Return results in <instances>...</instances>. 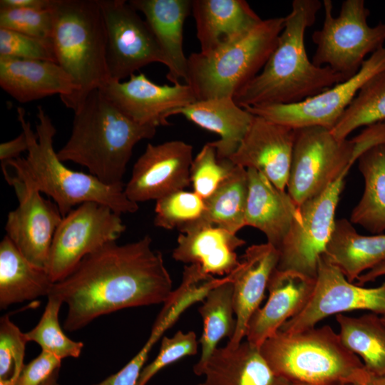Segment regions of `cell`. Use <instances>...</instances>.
<instances>
[{"instance_id":"obj_1","label":"cell","mask_w":385,"mask_h":385,"mask_svg":"<svg viewBox=\"0 0 385 385\" xmlns=\"http://www.w3.org/2000/svg\"><path fill=\"white\" fill-rule=\"evenodd\" d=\"M173 291L163 255L145 235L125 245L111 242L88 255L53 283L48 295L67 305L63 327L72 332L122 309L163 304Z\"/></svg>"},{"instance_id":"obj_2","label":"cell","mask_w":385,"mask_h":385,"mask_svg":"<svg viewBox=\"0 0 385 385\" xmlns=\"http://www.w3.org/2000/svg\"><path fill=\"white\" fill-rule=\"evenodd\" d=\"M322 6L319 0H294L277 46L262 71L234 96L242 107L302 102L346 81L328 66H315L304 45L307 29Z\"/></svg>"},{"instance_id":"obj_3","label":"cell","mask_w":385,"mask_h":385,"mask_svg":"<svg viewBox=\"0 0 385 385\" xmlns=\"http://www.w3.org/2000/svg\"><path fill=\"white\" fill-rule=\"evenodd\" d=\"M17 113L27 138L28 155L1 163V167L14 170L4 174L9 184L18 181L45 193L54 200L63 217L74 206L86 202L107 205L120 215L138 210V204L127 197L123 184H105L91 174L67 168L60 160L53 145L56 128L41 106L38 107L36 133L25 118L24 109L19 107Z\"/></svg>"},{"instance_id":"obj_4","label":"cell","mask_w":385,"mask_h":385,"mask_svg":"<svg viewBox=\"0 0 385 385\" xmlns=\"http://www.w3.org/2000/svg\"><path fill=\"white\" fill-rule=\"evenodd\" d=\"M71 136L57 152L61 161L87 168L102 183L123 185L135 145L154 136L156 127L140 125L98 88L74 112Z\"/></svg>"},{"instance_id":"obj_5","label":"cell","mask_w":385,"mask_h":385,"mask_svg":"<svg viewBox=\"0 0 385 385\" xmlns=\"http://www.w3.org/2000/svg\"><path fill=\"white\" fill-rule=\"evenodd\" d=\"M260 349L274 371L292 384L356 385L370 377L359 357L329 325L294 333L279 329Z\"/></svg>"},{"instance_id":"obj_6","label":"cell","mask_w":385,"mask_h":385,"mask_svg":"<svg viewBox=\"0 0 385 385\" xmlns=\"http://www.w3.org/2000/svg\"><path fill=\"white\" fill-rule=\"evenodd\" d=\"M51 8L56 63L76 87L63 103L75 112L91 91L111 80L105 21L99 0H51Z\"/></svg>"},{"instance_id":"obj_7","label":"cell","mask_w":385,"mask_h":385,"mask_svg":"<svg viewBox=\"0 0 385 385\" xmlns=\"http://www.w3.org/2000/svg\"><path fill=\"white\" fill-rule=\"evenodd\" d=\"M284 26V17L262 19L238 38L188 57L185 83L197 100L232 97L263 68Z\"/></svg>"},{"instance_id":"obj_8","label":"cell","mask_w":385,"mask_h":385,"mask_svg":"<svg viewBox=\"0 0 385 385\" xmlns=\"http://www.w3.org/2000/svg\"><path fill=\"white\" fill-rule=\"evenodd\" d=\"M322 5V27L312 36L317 46L312 61L348 79L360 70L367 55L384 47L385 22L370 26L367 23L370 11L363 0L344 1L337 17L333 16L331 0H324Z\"/></svg>"},{"instance_id":"obj_9","label":"cell","mask_w":385,"mask_h":385,"mask_svg":"<svg viewBox=\"0 0 385 385\" xmlns=\"http://www.w3.org/2000/svg\"><path fill=\"white\" fill-rule=\"evenodd\" d=\"M294 133L287 192L299 206L349 170L354 163V143L352 139L337 138L320 126L296 128Z\"/></svg>"},{"instance_id":"obj_10","label":"cell","mask_w":385,"mask_h":385,"mask_svg":"<svg viewBox=\"0 0 385 385\" xmlns=\"http://www.w3.org/2000/svg\"><path fill=\"white\" fill-rule=\"evenodd\" d=\"M120 214L96 202L73 209L54 233L48 272L53 283L68 276L88 255L115 242L125 230Z\"/></svg>"},{"instance_id":"obj_11","label":"cell","mask_w":385,"mask_h":385,"mask_svg":"<svg viewBox=\"0 0 385 385\" xmlns=\"http://www.w3.org/2000/svg\"><path fill=\"white\" fill-rule=\"evenodd\" d=\"M348 172H344L322 193L299 206V220L278 250L276 269L317 277L319 259L332 233L336 208Z\"/></svg>"},{"instance_id":"obj_12","label":"cell","mask_w":385,"mask_h":385,"mask_svg":"<svg viewBox=\"0 0 385 385\" xmlns=\"http://www.w3.org/2000/svg\"><path fill=\"white\" fill-rule=\"evenodd\" d=\"M353 310L385 316V280L376 287L349 282L322 254L318 262L313 293L306 307L279 330L294 333L316 326L324 318Z\"/></svg>"},{"instance_id":"obj_13","label":"cell","mask_w":385,"mask_h":385,"mask_svg":"<svg viewBox=\"0 0 385 385\" xmlns=\"http://www.w3.org/2000/svg\"><path fill=\"white\" fill-rule=\"evenodd\" d=\"M385 69V47L366 58L352 77L302 102L287 105H267L243 108L293 129L320 126L332 130L361 86L374 75Z\"/></svg>"},{"instance_id":"obj_14","label":"cell","mask_w":385,"mask_h":385,"mask_svg":"<svg viewBox=\"0 0 385 385\" xmlns=\"http://www.w3.org/2000/svg\"><path fill=\"white\" fill-rule=\"evenodd\" d=\"M107 35L111 80L121 81L151 63L166 66L164 55L145 20L124 0H99Z\"/></svg>"},{"instance_id":"obj_15","label":"cell","mask_w":385,"mask_h":385,"mask_svg":"<svg viewBox=\"0 0 385 385\" xmlns=\"http://www.w3.org/2000/svg\"><path fill=\"white\" fill-rule=\"evenodd\" d=\"M192 146L182 140L148 143L124 191L132 202L158 200L190 184Z\"/></svg>"},{"instance_id":"obj_16","label":"cell","mask_w":385,"mask_h":385,"mask_svg":"<svg viewBox=\"0 0 385 385\" xmlns=\"http://www.w3.org/2000/svg\"><path fill=\"white\" fill-rule=\"evenodd\" d=\"M9 185L19 206L7 215L6 235L31 263L48 271L53 237L63 216L56 204L38 190L18 181Z\"/></svg>"},{"instance_id":"obj_17","label":"cell","mask_w":385,"mask_h":385,"mask_svg":"<svg viewBox=\"0 0 385 385\" xmlns=\"http://www.w3.org/2000/svg\"><path fill=\"white\" fill-rule=\"evenodd\" d=\"M126 116L143 125H166L172 111L197 101L187 83L158 85L143 73L127 81L110 80L99 88Z\"/></svg>"},{"instance_id":"obj_18","label":"cell","mask_w":385,"mask_h":385,"mask_svg":"<svg viewBox=\"0 0 385 385\" xmlns=\"http://www.w3.org/2000/svg\"><path fill=\"white\" fill-rule=\"evenodd\" d=\"M294 129L255 115L237 150L229 158L235 165L262 173L276 188H287Z\"/></svg>"},{"instance_id":"obj_19","label":"cell","mask_w":385,"mask_h":385,"mask_svg":"<svg viewBox=\"0 0 385 385\" xmlns=\"http://www.w3.org/2000/svg\"><path fill=\"white\" fill-rule=\"evenodd\" d=\"M316 278L297 272L275 269L267 285V301L249 320L246 340L260 347L286 322L302 311L311 298Z\"/></svg>"},{"instance_id":"obj_20","label":"cell","mask_w":385,"mask_h":385,"mask_svg":"<svg viewBox=\"0 0 385 385\" xmlns=\"http://www.w3.org/2000/svg\"><path fill=\"white\" fill-rule=\"evenodd\" d=\"M217 284L215 279L203 274L197 266H185L180 285L163 303L145 344L123 369L107 378L108 385H136L149 352L155 344L186 309L197 302H202Z\"/></svg>"},{"instance_id":"obj_21","label":"cell","mask_w":385,"mask_h":385,"mask_svg":"<svg viewBox=\"0 0 385 385\" xmlns=\"http://www.w3.org/2000/svg\"><path fill=\"white\" fill-rule=\"evenodd\" d=\"M278 260V250L270 243L252 245L231 272L236 328L227 346L237 347L245 337L249 320L260 307Z\"/></svg>"},{"instance_id":"obj_22","label":"cell","mask_w":385,"mask_h":385,"mask_svg":"<svg viewBox=\"0 0 385 385\" xmlns=\"http://www.w3.org/2000/svg\"><path fill=\"white\" fill-rule=\"evenodd\" d=\"M174 260L198 265L208 275H227L240 263L235 250L245 244L237 235L199 220L180 231Z\"/></svg>"},{"instance_id":"obj_23","label":"cell","mask_w":385,"mask_h":385,"mask_svg":"<svg viewBox=\"0 0 385 385\" xmlns=\"http://www.w3.org/2000/svg\"><path fill=\"white\" fill-rule=\"evenodd\" d=\"M245 226L258 229L277 250L299 217V206L286 190L276 188L262 173L248 168Z\"/></svg>"},{"instance_id":"obj_24","label":"cell","mask_w":385,"mask_h":385,"mask_svg":"<svg viewBox=\"0 0 385 385\" xmlns=\"http://www.w3.org/2000/svg\"><path fill=\"white\" fill-rule=\"evenodd\" d=\"M0 86L21 103L58 94L62 102L76 87L71 76L56 63L0 58Z\"/></svg>"},{"instance_id":"obj_25","label":"cell","mask_w":385,"mask_h":385,"mask_svg":"<svg viewBox=\"0 0 385 385\" xmlns=\"http://www.w3.org/2000/svg\"><path fill=\"white\" fill-rule=\"evenodd\" d=\"M151 29L166 61L167 79L173 84L185 82L188 58L183 46V25L191 10L190 0H131Z\"/></svg>"},{"instance_id":"obj_26","label":"cell","mask_w":385,"mask_h":385,"mask_svg":"<svg viewBox=\"0 0 385 385\" xmlns=\"http://www.w3.org/2000/svg\"><path fill=\"white\" fill-rule=\"evenodd\" d=\"M205 385H292L277 374L260 347L242 341L237 347H217L202 368Z\"/></svg>"},{"instance_id":"obj_27","label":"cell","mask_w":385,"mask_h":385,"mask_svg":"<svg viewBox=\"0 0 385 385\" xmlns=\"http://www.w3.org/2000/svg\"><path fill=\"white\" fill-rule=\"evenodd\" d=\"M191 10L202 54L238 38L262 20L244 0H192Z\"/></svg>"},{"instance_id":"obj_28","label":"cell","mask_w":385,"mask_h":385,"mask_svg":"<svg viewBox=\"0 0 385 385\" xmlns=\"http://www.w3.org/2000/svg\"><path fill=\"white\" fill-rule=\"evenodd\" d=\"M180 114L203 129L217 134L211 143L220 160H229L247 133L254 115L239 106L232 97L197 100L172 111Z\"/></svg>"},{"instance_id":"obj_29","label":"cell","mask_w":385,"mask_h":385,"mask_svg":"<svg viewBox=\"0 0 385 385\" xmlns=\"http://www.w3.org/2000/svg\"><path fill=\"white\" fill-rule=\"evenodd\" d=\"M324 255L354 282L364 272L385 262V235H362L350 221L337 219Z\"/></svg>"},{"instance_id":"obj_30","label":"cell","mask_w":385,"mask_h":385,"mask_svg":"<svg viewBox=\"0 0 385 385\" xmlns=\"http://www.w3.org/2000/svg\"><path fill=\"white\" fill-rule=\"evenodd\" d=\"M47 270L31 263L5 235L0 243V309L49 294Z\"/></svg>"},{"instance_id":"obj_31","label":"cell","mask_w":385,"mask_h":385,"mask_svg":"<svg viewBox=\"0 0 385 385\" xmlns=\"http://www.w3.org/2000/svg\"><path fill=\"white\" fill-rule=\"evenodd\" d=\"M357 160L364 180V190L352 210L350 222L380 234L385 231V145L368 148Z\"/></svg>"},{"instance_id":"obj_32","label":"cell","mask_w":385,"mask_h":385,"mask_svg":"<svg viewBox=\"0 0 385 385\" xmlns=\"http://www.w3.org/2000/svg\"><path fill=\"white\" fill-rule=\"evenodd\" d=\"M198 312L202 319L203 329L199 339L200 357L193 366V371L197 376L217 347L218 342L225 337L230 339L235 333L236 318L232 273L226 275L223 282L207 293L198 308Z\"/></svg>"},{"instance_id":"obj_33","label":"cell","mask_w":385,"mask_h":385,"mask_svg":"<svg viewBox=\"0 0 385 385\" xmlns=\"http://www.w3.org/2000/svg\"><path fill=\"white\" fill-rule=\"evenodd\" d=\"M344 344L362 360L371 376L385 375V323L374 313L360 317L336 314Z\"/></svg>"},{"instance_id":"obj_34","label":"cell","mask_w":385,"mask_h":385,"mask_svg":"<svg viewBox=\"0 0 385 385\" xmlns=\"http://www.w3.org/2000/svg\"><path fill=\"white\" fill-rule=\"evenodd\" d=\"M247 193V170L235 165L218 188L204 200L205 211L199 221L237 235L245 227Z\"/></svg>"},{"instance_id":"obj_35","label":"cell","mask_w":385,"mask_h":385,"mask_svg":"<svg viewBox=\"0 0 385 385\" xmlns=\"http://www.w3.org/2000/svg\"><path fill=\"white\" fill-rule=\"evenodd\" d=\"M385 121V69L370 78L360 88L331 130L339 139H346L356 129Z\"/></svg>"},{"instance_id":"obj_36","label":"cell","mask_w":385,"mask_h":385,"mask_svg":"<svg viewBox=\"0 0 385 385\" xmlns=\"http://www.w3.org/2000/svg\"><path fill=\"white\" fill-rule=\"evenodd\" d=\"M47 297V304L39 322L32 329L25 333L27 340L37 343L42 351L61 360L67 357H78L83 348V343L69 339L63 332L58 322L62 301L52 295Z\"/></svg>"},{"instance_id":"obj_37","label":"cell","mask_w":385,"mask_h":385,"mask_svg":"<svg viewBox=\"0 0 385 385\" xmlns=\"http://www.w3.org/2000/svg\"><path fill=\"white\" fill-rule=\"evenodd\" d=\"M204 200L194 191L178 190L156 200L154 224L166 230L180 231L201 219Z\"/></svg>"},{"instance_id":"obj_38","label":"cell","mask_w":385,"mask_h":385,"mask_svg":"<svg viewBox=\"0 0 385 385\" xmlns=\"http://www.w3.org/2000/svg\"><path fill=\"white\" fill-rule=\"evenodd\" d=\"M234 166L229 160L217 158L211 142L205 144L190 167L193 191L203 200L209 197L229 176Z\"/></svg>"},{"instance_id":"obj_39","label":"cell","mask_w":385,"mask_h":385,"mask_svg":"<svg viewBox=\"0 0 385 385\" xmlns=\"http://www.w3.org/2000/svg\"><path fill=\"white\" fill-rule=\"evenodd\" d=\"M0 29L51 40L53 13L51 4L46 9L0 8Z\"/></svg>"},{"instance_id":"obj_40","label":"cell","mask_w":385,"mask_h":385,"mask_svg":"<svg viewBox=\"0 0 385 385\" xmlns=\"http://www.w3.org/2000/svg\"><path fill=\"white\" fill-rule=\"evenodd\" d=\"M199 342L193 331H178L173 337H163L157 356L140 371L136 385H146L164 367L188 356L195 355Z\"/></svg>"},{"instance_id":"obj_41","label":"cell","mask_w":385,"mask_h":385,"mask_svg":"<svg viewBox=\"0 0 385 385\" xmlns=\"http://www.w3.org/2000/svg\"><path fill=\"white\" fill-rule=\"evenodd\" d=\"M29 341L25 333L11 322L9 314L0 319V379H18L25 364L24 359Z\"/></svg>"},{"instance_id":"obj_42","label":"cell","mask_w":385,"mask_h":385,"mask_svg":"<svg viewBox=\"0 0 385 385\" xmlns=\"http://www.w3.org/2000/svg\"><path fill=\"white\" fill-rule=\"evenodd\" d=\"M0 58L56 63L51 40L42 39L5 29H0Z\"/></svg>"},{"instance_id":"obj_43","label":"cell","mask_w":385,"mask_h":385,"mask_svg":"<svg viewBox=\"0 0 385 385\" xmlns=\"http://www.w3.org/2000/svg\"><path fill=\"white\" fill-rule=\"evenodd\" d=\"M61 359L41 351L38 356L25 365L16 385H41L55 371L60 369Z\"/></svg>"},{"instance_id":"obj_44","label":"cell","mask_w":385,"mask_h":385,"mask_svg":"<svg viewBox=\"0 0 385 385\" xmlns=\"http://www.w3.org/2000/svg\"><path fill=\"white\" fill-rule=\"evenodd\" d=\"M351 139L354 143L353 159L356 160L368 148L378 144L385 145V121L367 126Z\"/></svg>"},{"instance_id":"obj_45","label":"cell","mask_w":385,"mask_h":385,"mask_svg":"<svg viewBox=\"0 0 385 385\" xmlns=\"http://www.w3.org/2000/svg\"><path fill=\"white\" fill-rule=\"evenodd\" d=\"M28 151V141L22 131L15 138L0 145V160L1 163L16 159L24 152Z\"/></svg>"},{"instance_id":"obj_46","label":"cell","mask_w":385,"mask_h":385,"mask_svg":"<svg viewBox=\"0 0 385 385\" xmlns=\"http://www.w3.org/2000/svg\"><path fill=\"white\" fill-rule=\"evenodd\" d=\"M51 0H1L0 8L46 9Z\"/></svg>"},{"instance_id":"obj_47","label":"cell","mask_w":385,"mask_h":385,"mask_svg":"<svg viewBox=\"0 0 385 385\" xmlns=\"http://www.w3.org/2000/svg\"><path fill=\"white\" fill-rule=\"evenodd\" d=\"M385 276V262L361 274L357 279L358 284L362 285L375 281L378 277Z\"/></svg>"},{"instance_id":"obj_48","label":"cell","mask_w":385,"mask_h":385,"mask_svg":"<svg viewBox=\"0 0 385 385\" xmlns=\"http://www.w3.org/2000/svg\"><path fill=\"white\" fill-rule=\"evenodd\" d=\"M356 385H385V375L380 376L370 375L366 382L363 384Z\"/></svg>"},{"instance_id":"obj_49","label":"cell","mask_w":385,"mask_h":385,"mask_svg":"<svg viewBox=\"0 0 385 385\" xmlns=\"http://www.w3.org/2000/svg\"><path fill=\"white\" fill-rule=\"evenodd\" d=\"M59 370L55 371L41 385H60L58 382Z\"/></svg>"},{"instance_id":"obj_50","label":"cell","mask_w":385,"mask_h":385,"mask_svg":"<svg viewBox=\"0 0 385 385\" xmlns=\"http://www.w3.org/2000/svg\"><path fill=\"white\" fill-rule=\"evenodd\" d=\"M17 379L11 377L6 379H0V385H16Z\"/></svg>"},{"instance_id":"obj_51","label":"cell","mask_w":385,"mask_h":385,"mask_svg":"<svg viewBox=\"0 0 385 385\" xmlns=\"http://www.w3.org/2000/svg\"><path fill=\"white\" fill-rule=\"evenodd\" d=\"M383 322L385 323V316H381Z\"/></svg>"},{"instance_id":"obj_52","label":"cell","mask_w":385,"mask_h":385,"mask_svg":"<svg viewBox=\"0 0 385 385\" xmlns=\"http://www.w3.org/2000/svg\"><path fill=\"white\" fill-rule=\"evenodd\" d=\"M292 385H307V384H293Z\"/></svg>"},{"instance_id":"obj_53","label":"cell","mask_w":385,"mask_h":385,"mask_svg":"<svg viewBox=\"0 0 385 385\" xmlns=\"http://www.w3.org/2000/svg\"><path fill=\"white\" fill-rule=\"evenodd\" d=\"M196 385H205V384L204 383H201V384H196Z\"/></svg>"}]
</instances>
